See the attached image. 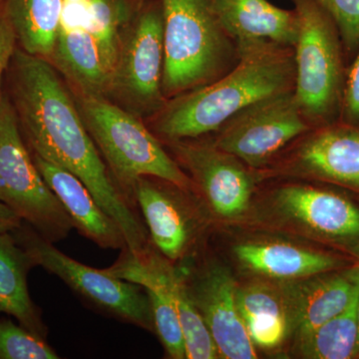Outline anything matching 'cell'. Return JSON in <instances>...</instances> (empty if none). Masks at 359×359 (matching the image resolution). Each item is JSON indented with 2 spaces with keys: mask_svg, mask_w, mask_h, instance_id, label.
I'll use <instances>...</instances> for the list:
<instances>
[{
  "mask_svg": "<svg viewBox=\"0 0 359 359\" xmlns=\"http://www.w3.org/2000/svg\"><path fill=\"white\" fill-rule=\"evenodd\" d=\"M11 233L36 266L58 276L94 308L117 320L155 332L150 299L142 285L75 261L25 222Z\"/></svg>",
  "mask_w": 359,
  "mask_h": 359,
  "instance_id": "8",
  "label": "cell"
},
{
  "mask_svg": "<svg viewBox=\"0 0 359 359\" xmlns=\"http://www.w3.org/2000/svg\"><path fill=\"white\" fill-rule=\"evenodd\" d=\"M22 223V219L6 205L0 202V233H11L18 229Z\"/></svg>",
  "mask_w": 359,
  "mask_h": 359,
  "instance_id": "30",
  "label": "cell"
},
{
  "mask_svg": "<svg viewBox=\"0 0 359 359\" xmlns=\"http://www.w3.org/2000/svg\"><path fill=\"white\" fill-rule=\"evenodd\" d=\"M340 112L348 124L359 126V48L344 82Z\"/></svg>",
  "mask_w": 359,
  "mask_h": 359,
  "instance_id": "28",
  "label": "cell"
},
{
  "mask_svg": "<svg viewBox=\"0 0 359 359\" xmlns=\"http://www.w3.org/2000/svg\"><path fill=\"white\" fill-rule=\"evenodd\" d=\"M186 283L191 299L217 347L219 358H257L256 346L238 311L236 299L238 285L231 273L223 266L210 264Z\"/></svg>",
  "mask_w": 359,
  "mask_h": 359,
  "instance_id": "12",
  "label": "cell"
},
{
  "mask_svg": "<svg viewBox=\"0 0 359 359\" xmlns=\"http://www.w3.org/2000/svg\"><path fill=\"white\" fill-rule=\"evenodd\" d=\"M233 254L252 273L283 282L330 273L340 266L334 256L289 243H241Z\"/></svg>",
  "mask_w": 359,
  "mask_h": 359,
  "instance_id": "18",
  "label": "cell"
},
{
  "mask_svg": "<svg viewBox=\"0 0 359 359\" xmlns=\"http://www.w3.org/2000/svg\"><path fill=\"white\" fill-rule=\"evenodd\" d=\"M311 129L292 90L250 104L209 136L215 146L259 170Z\"/></svg>",
  "mask_w": 359,
  "mask_h": 359,
  "instance_id": "9",
  "label": "cell"
},
{
  "mask_svg": "<svg viewBox=\"0 0 359 359\" xmlns=\"http://www.w3.org/2000/svg\"><path fill=\"white\" fill-rule=\"evenodd\" d=\"M276 211L290 224L332 242L359 241V208L339 194L287 184L273 194Z\"/></svg>",
  "mask_w": 359,
  "mask_h": 359,
  "instance_id": "14",
  "label": "cell"
},
{
  "mask_svg": "<svg viewBox=\"0 0 359 359\" xmlns=\"http://www.w3.org/2000/svg\"><path fill=\"white\" fill-rule=\"evenodd\" d=\"M49 62L76 93L104 95L107 73L95 39L83 26H63L59 30Z\"/></svg>",
  "mask_w": 359,
  "mask_h": 359,
  "instance_id": "20",
  "label": "cell"
},
{
  "mask_svg": "<svg viewBox=\"0 0 359 359\" xmlns=\"http://www.w3.org/2000/svg\"><path fill=\"white\" fill-rule=\"evenodd\" d=\"M327 11L339 30L342 45L349 53L359 48V0H313Z\"/></svg>",
  "mask_w": 359,
  "mask_h": 359,
  "instance_id": "27",
  "label": "cell"
},
{
  "mask_svg": "<svg viewBox=\"0 0 359 359\" xmlns=\"http://www.w3.org/2000/svg\"><path fill=\"white\" fill-rule=\"evenodd\" d=\"M35 266L11 231L0 233V314L13 316L26 330L46 339L48 330L28 290V273Z\"/></svg>",
  "mask_w": 359,
  "mask_h": 359,
  "instance_id": "19",
  "label": "cell"
},
{
  "mask_svg": "<svg viewBox=\"0 0 359 359\" xmlns=\"http://www.w3.org/2000/svg\"><path fill=\"white\" fill-rule=\"evenodd\" d=\"M72 94L90 137L116 186L132 207L136 209L135 182L142 176L157 177L183 190L194 191L188 175L143 120L118 107L105 97L73 91Z\"/></svg>",
  "mask_w": 359,
  "mask_h": 359,
  "instance_id": "4",
  "label": "cell"
},
{
  "mask_svg": "<svg viewBox=\"0 0 359 359\" xmlns=\"http://www.w3.org/2000/svg\"><path fill=\"white\" fill-rule=\"evenodd\" d=\"M88 0H65V4H84Z\"/></svg>",
  "mask_w": 359,
  "mask_h": 359,
  "instance_id": "32",
  "label": "cell"
},
{
  "mask_svg": "<svg viewBox=\"0 0 359 359\" xmlns=\"http://www.w3.org/2000/svg\"><path fill=\"white\" fill-rule=\"evenodd\" d=\"M4 92L30 152L75 175L121 226L126 249L136 257L145 254L151 247L147 229L116 186L59 71L18 47L4 77Z\"/></svg>",
  "mask_w": 359,
  "mask_h": 359,
  "instance_id": "1",
  "label": "cell"
},
{
  "mask_svg": "<svg viewBox=\"0 0 359 359\" xmlns=\"http://www.w3.org/2000/svg\"><path fill=\"white\" fill-rule=\"evenodd\" d=\"M32 155L39 173L65 207L80 235L102 249H126L121 226L104 211L82 181L67 170Z\"/></svg>",
  "mask_w": 359,
  "mask_h": 359,
  "instance_id": "16",
  "label": "cell"
},
{
  "mask_svg": "<svg viewBox=\"0 0 359 359\" xmlns=\"http://www.w3.org/2000/svg\"><path fill=\"white\" fill-rule=\"evenodd\" d=\"M236 299L245 327L255 346L273 349L290 332L282 290L264 283L238 285Z\"/></svg>",
  "mask_w": 359,
  "mask_h": 359,
  "instance_id": "21",
  "label": "cell"
},
{
  "mask_svg": "<svg viewBox=\"0 0 359 359\" xmlns=\"http://www.w3.org/2000/svg\"><path fill=\"white\" fill-rule=\"evenodd\" d=\"M144 2L145 0H88L86 2L85 28L95 39L107 78L114 66L120 33L140 11Z\"/></svg>",
  "mask_w": 359,
  "mask_h": 359,
  "instance_id": "24",
  "label": "cell"
},
{
  "mask_svg": "<svg viewBox=\"0 0 359 359\" xmlns=\"http://www.w3.org/2000/svg\"><path fill=\"white\" fill-rule=\"evenodd\" d=\"M359 287L346 309L295 341L297 353L309 359L355 358L358 344V302Z\"/></svg>",
  "mask_w": 359,
  "mask_h": 359,
  "instance_id": "23",
  "label": "cell"
},
{
  "mask_svg": "<svg viewBox=\"0 0 359 359\" xmlns=\"http://www.w3.org/2000/svg\"><path fill=\"white\" fill-rule=\"evenodd\" d=\"M359 287V269L283 282L280 285L295 341L341 313Z\"/></svg>",
  "mask_w": 359,
  "mask_h": 359,
  "instance_id": "15",
  "label": "cell"
},
{
  "mask_svg": "<svg viewBox=\"0 0 359 359\" xmlns=\"http://www.w3.org/2000/svg\"><path fill=\"white\" fill-rule=\"evenodd\" d=\"M4 1H6V0H0V9H1V7L4 6Z\"/></svg>",
  "mask_w": 359,
  "mask_h": 359,
  "instance_id": "33",
  "label": "cell"
},
{
  "mask_svg": "<svg viewBox=\"0 0 359 359\" xmlns=\"http://www.w3.org/2000/svg\"><path fill=\"white\" fill-rule=\"evenodd\" d=\"M188 192L157 177L135 182L134 204L143 215L150 242L171 263L190 252L197 236V222L184 198Z\"/></svg>",
  "mask_w": 359,
  "mask_h": 359,
  "instance_id": "13",
  "label": "cell"
},
{
  "mask_svg": "<svg viewBox=\"0 0 359 359\" xmlns=\"http://www.w3.org/2000/svg\"><path fill=\"white\" fill-rule=\"evenodd\" d=\"M282 173L313 178L359 192V126L328 124L299 137Z\"/></svg>",
  "mask_w": 359,
  "mask_h": 359,
  "instance_id": "11",
  "label": "cell"
},
{
  "mask_svg": "<svg viewBox=\"0 0 359 359\" xmlns=\"http://www.w3.org/2000/svg\"><path fill=\"white\" fill-rule=\"evenodd\" d=\"M355 252H356V254L358 255V257H359V245H358V247L355 248Z\"/></svg>",
  "mask_w": 359,
  "mask_h": 359,
  "instance_id": "34",
  "label": "cell"
},
{
  "mask_svg": "<svg viewBox=\"0 0 359 359\" xmlns=\"http://www.w3.org/2000/svg\"><path fill=\"white\" fill-rule=\"evenodd\" d=\"M18 47L15 32L7 18L4 4L0 9V103L4 94V77Z\"/></svg>",
  "mask_w": 359,
  "mask_h": 359,
  "instance_id": "29",
  "label": "cell"
},
{
  "mask_svg": "<svg viewBox=\"0 0 359 359\" xmlns=\"http://www.w3.org/2000/svg\"><path fill=\"white\" fill-rule=\"evenodd\" d=\"M0 202L53 244L74 229L39 173L6 92L0 103Z\"/></svg>",
  "mask_w": 359,
  "mask_h": 359,
  "instance_id": "7",
  "label": "cell"
},
{
  "mask_svg": "<svg viewBox=\"0 0 359 359\" xmlns=\"http://www.w3.org/2000/svg\"><path fill=\"white\" fill-rule=\"evenodd\" d=\"M215 215L237 219L250 207L256 176L235 156L205 138L162 143Z\"/></svg>",
  "mask_w": 359,
  "mask_h": 359,
  "instance_id": "10",
  "label": "cell"
},
{
  "mask_svg": "<svg viewBox=\"0 0 359 359\" xmlns=\"http://www.w3.org/2000/svg\"><path fill=\"white\" fill-rule=\"evenodd\" d=\"M165 280L173 297L183 327L187 358H219L209 330L191 299L185 278L168 259L165 263Z\"/></svg>",
  "mask_w": 359,
  "mask_h": 359,
  "instance_id": "25",
  "label": "cell"
},
{
  "mask_svg": "<svg viewBox=\"0 0 359 359\" xmlns=\"http://www.w3.org/2000/svg\"><path fill=\"white\" fill-rule=\"evenodd\" d=\"M164 56L162 0H145L120 33L103 97L143 121L157 114L168 101L162 91Z\"/></svg>",
  "mask_w": 359,
  "mask_h": 359,
  "instance_id": "6",
  "label": "cell"
},
{
  "mask_svg": "<svg viewBox=\"0 0 359 359\" xmlns=\"http://www.w3.org/2000/svg\"><path fill=\"white\" fill-rule=\"evenodd\" d=\"M65 0H6L4 11L13 25L18 47L50 61L61 23Z\"/></svg>",
  "mask_w": 359,
  "mask_h": 359,
  "instance_id": "22",
  "label": "cell"
},
{
  "mask_svg": "<svg viewBox=\"0 0 359 359\" xmlns=\"http://www.w3.org/2000/svg\"><path fill=\"white\" fill-rule=\"evenodd\" d=\"M299 20L294 47V96L311 128L332 124L341 111V39L327 11L313 0H292Z\"/></svg>",
  "mask_w": 359,
  "mask_h": 359,
  "instance_id": "5",
  "label": "cell"
},
{
  "mask_svg": "<svg viewBox=\"0 0 359 359\" xmlns=\"http://www.w3.org/2000/svg\"><path fill=\"white\" fill-rule=\"evenodd\" d=\"M226 32L237 41H269L294 47L299 20L294 9L287 11L269 0H214Z\"/></svg>",
  "mask_w": 359,
  "mask_h": 359,
  "instance_id": "17",
  "label": "cell"
},
{
  "mask_svg": "<svg viewBox=\"0 0 359 359\" xmlns=\"http://www.w3.org/2000/svg\"><path fill=\"white\" fill-rule=\"evenodd\" d=\"M238 46L240 60L230 72L169 99L144 121L162 143L208 137L250 104L294 90V47L269 41Z\"/></svg>",
  "mask_w": 359,
  "mask_h": 359,
  "instance_id": "2",
  "label": "cell"
},
{
  "mask_svg": "<svg viewBox=\"0 0 359 359\" xmlns=\"http://www.w3.org/2000/svg\"><path fill=\"white\" fill-rule=\"evenodd\" d=\"M359 356V297L358 302V344H356L355 358Z\"/></svg>",
  "mask_w": 359,
  "mask_h": 359,
  "instance_id": "31",
  "label": "cell"
},
{
  "mask_svg": "<svg viewBox=\"0 0 359 359\" xmlns=\"http://www.w3.org/2000/svg\"><path fill=\"white\" fill-rule=\"evenodd\" d=\"M167 100L230 72L240 60L237 41L219 20L214 0H162Z\"/></svg>",
  "mask_w": 359,
  "mask_h": 359,
  "instance_id": "3",
  "label": "cell"
},
{
  "mask_svg": "<svg viewBox=\"0 0 359 359\" xmlns=\"http://www.w3.org/2000/svg\"><path fill=\"white\" fill-rule=\"evenodd\" d=\"M46 339L37 337L20 323L0 318V359H57Z\"/></svg>",
  "mask_w": 359,
  "mask_h": 359,
  "instance_id": "26",
  "label": "cell"
}]
</instances>
